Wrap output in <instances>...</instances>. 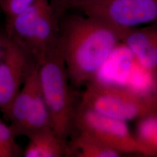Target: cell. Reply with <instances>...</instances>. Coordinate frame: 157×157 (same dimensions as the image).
I'll return each mask as SVG.
<instances>
[{
    "label": "cell",
    "mask_w": 157,
    "mask_h": 157,
    "mask_svg": "<svg viewBox=\"0 0 157 157\" xmlns=\"http://www.w3.org/2000/svg\"><path fill=\"white\" fill-rule=\"evenodd\" d=\"M59 42L70 83L75 89L85 86L121 43L124 29L67 12L59 19Z\"/></svg>",
    "instance_id": "6da1fadb"
},
{
    "label": "cell",
    "mask_w": 157,
    "mask_h": 157,
    "mask_svg": "<svg viewBox=\"0 0 157 157\" xmlns=\"http://www.w3.org/2000/svg\"><path fill=\"white\" fill-rule=\"evenodd\" d=\"M37 65L40 87L53 130L68 140L74 132V118L79 98L70 83L59 41Z\"/></svg>",
    "instance_id": "7a4b0ae2"
},
{
    "label": "cell",
    "mask_w": 157,
    "mask_h": 157,
    "mask_svg": "<svg viewBox=\"0 0 157 157\" xmlns=\"http://www.w3.org/2000/svg\"><path fill=\"white\" fill-rule=\"evenodd\" d=\"M10 39L25 51L37 64L58 44L59 19L49 0H39L15 17L6 19Z\"/></svg>",
    "instance_id": "3957f363"
},
{
    "label": "cell",
    "mask_w": 157,
    "mask_h": 157,
    "mask_svg": "<svg viewBox=\"0 0 157 157\" xmlns=\"http://www.w3.org/2000/svg\"><path fill=\"white\" fill-rule=\"evenodd\" d=\"M85 86L80 102L108 117L127 122L157 113V94H141L124 85L95 79Z\"/></svg>",
    "instance_id": "277c9868"
},
{
    "label": "cell",
    "mask_w": 157,
    "mask_h": 157,
    "mask_svg": "<svg viewBox=\"0 0 157 157\" xmlns=\"http://www.w3.org/2000/svg\"><path fill=\"white\" fill-rule=\"evenodd\" d=\"M75 133L89 136L122 155L139 154L133 135L126 122L95 112L80 100L74 118L73 134Z\"/></svg>",
    "instance_id": "5b68a950"
},
{
    "label": "cell",
    "mask_w": 157,
    "mask_h": 157,
    "mask_svg": "<svg viewBox=\"0 0 157 157\" xmlns=\"http://www.w3.org/2000/svg\"><path fill=\"white\" fill-rule=\"evenodd\" d=\"M75 9L120 29L157 22V0H94Z\"/></svg>",
    "instance_id": "8992f818"
},
{
    "label": "cell",
    "mask_w": 157,
    "mask_h": 157,
    "mask_svg": "<svg viewBox=\"0 0 157 157\" xmlns=\"http://www.w3.org/2000/svg\"><path fill=\"white\" fill-rule=\"evenodd\" d=\"M34 62L25 51L11 40L0 59V111L6 121L12 103Z\"/></svg>",
    "instance_id": "52a82bcc"
},
{
    "label": "cell",
    "mask_w": 157,
    "mask_h": 157,
    "mask_svg": "<svg viewBox=\"0 0 157 157\" xmlns=\"http://www.w3.org/2000/svg\"><path fill=\"white\" fill-rule=\"evenodd\" d=\"M121 43L132 54L136 62L147 71L156 73L157 27L156 22L147 27L124 29Z\"/></svg>",
    "instance_id": "ba28073f"
},
{
    "label": "cell",
    "mask_w": 157,
    "mask_h": 157,
    "mask_svg": "<svg viewBox=\"0 0 157 157\" xmlns=\"http://www.w3.org/2000/svg\"><path fill=\"white\" fill-rule=\"evenodd\" d=\"M10 107L7 121L10 122V128L17 137L28 115L29 109L34 97L40 88L38 76V65L34 62Z\"/></svg>",
    "instance_id": "9c48e42d"
},
{
    "label": "cell",
    "mask_w": 157,
    "mask_h": 157,
    "mask_svg": "<svg viewBox=\"0 0 157 157\" xmlns=\"http://www.w3.org/2000/svg\"><path fill=\"white\" fill-rule=\"evenodd\" d=\"M28 138L29 142L23 150V157H71L68 140L58 136L53 130L39 132Z\"/></svg>",
    "instance_id": "30bf717a"
},
{
    "label": "cell",
    "mask_w": 157,
    "mask_h": 157,
    "mask_svg": "<svg viewBox=\"0 0 157 157\" xmlns=\"http://www.w3.org/2000/svg\"><path fill=\"white\" fill-rule=\"evenodd\" d=\"M47 130H53L52 124L40 87L34 97L27 117L18 132L17 137L23 136L28 137L30 135Z\"/></svg>",
    "instance_id": "8fae6325"
},
{
    "label": "cell",
    "mask_w": 157,
    "mask_h": 157,
    "mask_svg": "<svg viewBox=\"0 0 157 157\" xmlns=\"http://www.w3.org/2000/svg\"><path fill=\"white\" fill-rule=\"evenodd\" d=\"M69 139L68 144L71 157H119L123 155L118 151L86 135L75 133Z\"/></svg>",
    "instance_id": "7c38bea8"
},
{
    "label": "cell",
    "mask_w": 157,
    "mask_h": 157,
    "mask_svg": "<svg viewBox=\"0 0 157 157\" xmlns=\"http://www.w3.org/2000/svg\"><path fill=\"white\" fill-rule=\"evenodd\" d=\"M138 120L133 137L139 154L144 157H157V113Z\"/></svg>",
    "instance_id": "4fadbf2b"
},
{
    "label": "cell",
    "mask_w": 157,
    "mask_h": 157,
    "mask_svg": "<svg viewBox=\"0 0 157 157\" xmlns=\"http://www.w3.org/2000/svg\"><path fill=\"white\" fill-rule=\"evenodd\" d=\"M39 0H0V11L6 19L17 16Z\"/></svg>",
    "instance_id": "5bb4252c"
},
{
    "label": "cell",
    "mask_w": 157,
    "mask_h": 157,
    "mask_svg": "<svg viewBox=\"0 0 157 157\" xmlns=\"http://www.w3.org/2000/svg\"><path fill=\"white\" fill-rule=\"evenodd\" d=\"M16 136L10 126L0 120V142L16 149H22L15 141Z\"/></svg>",
    "instance_id": "9a60e30c"
},
{
    "label": "cell",
    "mask_w": 157,
    "mask_h": 157,
    "mask_svg": "<svg viewBox=\"0 0 157 157\" xmlns=\"http://www.w3.org/2000/svg\"><path fill=\"white\" fill-rule=\"evenodd\" d=\"M94 0H60L56 12V17L59 19L67 12L75 9L80 5L90 2Z\"/></svg>",
    "instance_id": "2e32d148"
},
{
    "label": "cell",
    "mask_w": 157,
    "mask_h": 157,
    "mask_svg": "<svg viewBox=\"0 0 157 157\" xmlns=\"http://www.w3.org/2000/svg\"><path fill=\"white\" fill-rule=\"evenodd\" d=\"M22 149H16L0 142V157H19L23 156Z\"/></svg>",
    "instance_id": "e0dca14e"
},
{
    "label": "cell",
    "mask_w": 157,
    "mask_h": 157,
    "mask_svg": "<svg viewBox=\"0 0 157 157\" xmlns=\"http://www.w3.org/2000/svg\"><path fill=\"white\" fill-rule=\"evenodd\" d=\"M10 41L11 40L8 37L5 29L0 28V59L5 54Z\"/></svg>",
    "instance_id": "ac0fdd59"
},
{
    "label": "cell",
    "mask_w": 157,
    "mask_h": 157,
    "mask_svg": "<svg viewBox=\"0 0 157 157\" xmlns=\"http://www.w3.org/2000/svg\"><path fill=\"white\" fill-rule=\"evenodd\" d=\"M59 2H60V0H49L51 7L54 12V13H55V15H56V10L59 6Z\"/></svg>",
    "instance_id": "d6986e66"
}]
</instances>
